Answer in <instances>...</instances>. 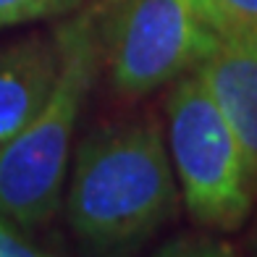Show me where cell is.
<instances>
[{
  "label": "cell",
  "instance_id": "6da1fadb",
  "mask_svg": "<svg viewBox=\"0 0 257 257\" xmlns=\"http://www.w3.org/2000/svg\"><path fill=\"white\" fill-rule=\"evenodd\" d=\"M66 218L84 257H132L181 207L166 126L150 113L81 139L66 179Z\"/></svg>",
  "mask_w": 257,
  "mask_h": 257
},
{
  "label": "cell",
  "instance_id": "7a4b0ae2",
  "mask_svg": "<svg viewBox=\"0 0 257 257\" xmlns=\"http://www.w3.org/2000/svg\"><path fill=\"white\" fill-rule=\"evenodd\" d=\"M61 71L45 105L19 137L0 147V213L37 228L61 210L79 115L102 66L100 6H87L55 29Z\"/></svg>",
  "mask_w": 257,
  "mask_h": 257
},
{
  "label": "cell",
  "instance_id": "3957f363",
  "mask_svg": "<svg viewBox=\"0 0 257 257\" xmlns=\"http://www.w3.org/2000/svg\"><path fill=\"white\" fill-rule=\"evenodd\" d=\"M166 142L181 205L197 228L233 233L257 205V179L223 108L194 71L166 97Z\"/></svg>",
  "mask_w": 257,
  "mask_h": 257
},
{
  "label": "cell",
  "instance_id": "277c9868",
  "mask_svg": "<svg viewBox=\"0 0 257 257\" xmlns=\"http://www.w3.org/2000/svg\"><path fill=\"white\" fill-rule=\"evenodd\" d=\"M218 37L192 0H105L100 48L110 87L142 100L192 74L215 50Z\"/></svg>",
  "mask_w": 257,
  "mask_h": 257
},
{
  "label": "cell",
  "instance_id": "5b68a950",
  "mask_svg": "<svg viewBox=\"0 0 257 257\" xmlns=\"http://www.w3.org/2000/svg\"><path fill=\"white\" fill-rule=\"evenodd\" d=\"M61 71V42L50 37L19 40L0 48V147L27 128L45 105Z\"/></svg>",
  "mask_w": 257,
  "mask_h": 257
},
{
  "label": "cell",
  "instance_id": "8992f818",
  "mask_svg": "<svg viewBox=\"0 0 257 257\" xmlns=\"http://www.w3.org/2000/svg\"><path fill=\"white\" fill-rule=\"evenodd\" d=\"M241 139L257 179V50L220 42L194 68Z\"/></svg>",
  "mask_w": 257,
  "mask_h": 257
},
{
  "label": "cell",
  "instance_id": "52a82bcc",
  "mask_svg": "<svg viewBox=\"0 0 257 257\" xmlns=\"http://www.w3.org/2000/svg\"><path fill=\"white\" fill-rule=\"evenodd\" d=\"M220 42L257 50V0H192Z\"/></svg>",
  "mask_w": 257,
  "mask_h": 257
},
{
  "label": "cell",
  "instance_id": "ba28073f",
  "mask_svg": "<svg viewBox=\"0 0 257 257\" xmlns=\"http://www.w3.org/2000/svg\"><path fill=\"white\" fill-rule=\"evenodd\" d=\"M97 0H0V32L42 19H58L84 11Z\"/></svg>",
  "mask_w": 257,
  "mask_h": 257
},
{
  "label": "cell",
  "instance_id": "9c48e42d",
  "mask_svg": "<svg viewBox=\"0 0 257 257\" xmlns=\"http://www.w3.org/2000/svg\"><path fill=\"white\" fill-rule=\"evenodd\" d=\"M153 257H236V252L220 233L197 231L166 241Z\"/></svg>",
  "mask_w": 257,
  "mask_h": 257
},
{
  "label": "cell",
  "instance_id": "30bf717a",
  "mask_svg": "<svg viewBox=\"0 0 257 257\" xmlns=\"http://www.w3.org/2000/svg\"><path fill=\"white\" fill-rule=\"evenodd\" d=\"M0 257H55V254L37 247L32 239L16 231V226H11L8 218L0 213Z\"/></svg>",
  "mask_w": 257,
  "mask_h": 257
},
{
  "label": "cell",
  "instance_id": "8fae6325",
  "mask_svg": "<svg viewBox=\"0 0 257 257\" xmlns=\"http://www.w3.org/2000/svg\"><path fill=\"white\" fill-rule=\"evenodd\" d=\"M254 257H257V254H254Z\"/></svg>",
  "mask_w": 257,
  "mask_h": 257
}]
</instances>
